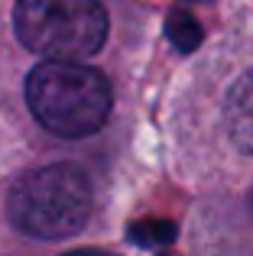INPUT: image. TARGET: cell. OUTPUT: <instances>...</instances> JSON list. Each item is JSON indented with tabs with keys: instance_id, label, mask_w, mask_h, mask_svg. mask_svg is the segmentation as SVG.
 <instances>
[{
	"instance_id": "277c9868",
	"label": "cell",
	"mask_w": 253,
	"mask_h": 256,
	"mask_svg": "<svg viewBox=\"0 0 253 256\" xmlns=\"http://www.w3.org/2000/svg\"><path fill=\"white\" fill-rule=\"evenodd\" d=\"M224 124L228 133L244 152L253 156V68L240 75L234 88L228 91V104H224Z\"/></svg>"
},
{
	"instance_id": "6da1fadb",
	"label": "cell",
	"mask_w": 253,
	"mask_h": 256,
	"mask_svg": "<svg viewBox=\"0 0 253 256\" xmlns=\"http://www.w3.org/2000/svg\"><path fill=\"white\" fill-rule=\"evenodd\" d=\"M110 84L84 62L46 58L26 78V104L49 133L82 140L98 133L110 117Z\"/></svg>"
},
{
	"instance_id": "7a4b0ae2",
	"label": "cell",
	"mask_w": 253,
	"mask_h": 256,
	"mask_svg": "<svg viewBox=\"0 0 253 256\" xmlns=\"http://www.w3.org/2000/svg\"><path fill=\"white\" fill-rule=\"evenodd\" d=\"M10 224L36 240L75 237L91 218V185L78 166L58 162L26 172L6 198Z\"/></svg>"
},
{
	"instance_id": "5b68a950",
	"label": "cell",
	"mask_w": 253,
	"mask_h": 256,
	"mask_svg": "<svg viewBox=\"0 0 253 256\" xmlns=\"http://www.w3.org/2000/svg\"><path fill=\"white\" fill-rule=\"evenodd\" d=\"M166 36L178 52H195L202 46V26H198V20L192 13L172 10L169 20H166Z\"/></svg>"
},
{
	"instance_id": "3957f363",
	"label": "cell",
	"mask_w": 253,
	"mask_h": 256,
	"mask_svg": "<svg viewBox=\"0 0 253 256\" xmlns=\"http://www.w3.org/2000/svg\"><path fill=\"white\" fill-rule=\"evenodd\" d=\"M13 26L30 52L56 62H84L108 39V13L98 0H16Z\"/></svg>"
},
{
	"instance_id": "8992f818",
	"label": "cell",
	"mask_w": 253,
	"mask_h": 256,
	"mask_svg": "<svg viewBox=\"0 0 253 256\" xmlns=\"http://www.w3.org/2000/svg\"><path fill=\"white\" fill-rule=\"evenodd\" d=\"M130 240L140 246H166L176 240V224L172 220H136L130 227Z\"/></svg>"
},
{
	"instance_id": "52a82bcc",
	"label": "cell",
	"mask_w": 253,
	"mask_h": 256,
	"mask_svg": "<svg viewBox=\"0 0 253 256\" xmlns=\"http://www.w3.org/2000/svg\"><path fill=\"white\" fill-rule=\"evenodd\" d=\"M65 256H114V253H104V250H75V253H65Z\"/></svg>"
}]
</instances>
